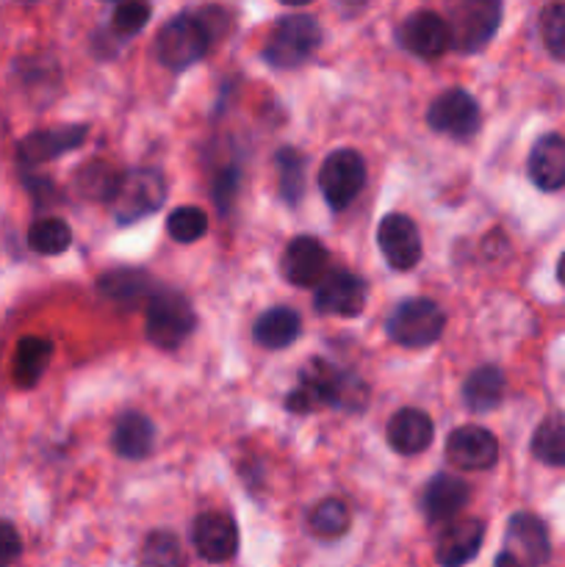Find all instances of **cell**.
Returning <instances> with one entry per match:
<instances>
[{
	"instance_id": "17",
	"label": "cell",
	"mask_w": 565,
	"mask_h": 567,
	"mask_svg": "<svg viewBox=\"0 0 565 567\" xmlns=\"http://www.w3.org/2000/svg\"><path fill=\"white\" fill-rule=\"evenodd\" d=\"M485 540V524L476 518L452 520L435 543V559L441 567H463L480 554Z\"/></svg>"
},
{
	"instance_id": "28",
	"label": "cell",
	"mask_w": 565,
	"mask_h": 567,
	"mask_svg": "<svg viewBox=\"0 0 565 567\" xmlns=\"http://www.w3.org/2000/svg\"><path fill=\"white\" fill-rule=\"evenodd\" d=\"M100 291L116 302H133L153 293V280L138 269H114L100 277Z\"/></svg>"
},
{
	"instance_id": "25",
	"label": "cell",
	"mask_w": 565,
	"mask_h": 567,
	"mask_svg": "<svg viewBox=\"0 0 565 567\" xmlns=\"http://www.w3.org/2000/svg\"><path fill=\"white\" fill-rule=\"evenodd\" d=\"M50 358H53V343L48 338L28 336L17 343L14 363H11V374L20 388H33L42 374L48 371Z\"/></svg>"
},
{
	"instance_id": "7",
	"label": "cell",
	"mask_w": 565,
	"mask_h": 567,
	"mask_svg": "<svg viewBox=\"0 0 565 567\" xmlns=\"http://www.w3.org/2000/svg\"><path fill=\"white\" fill-rule=\"evenodd\" d=\"M552 557L548 529L537 515L515 513L507 520L502 551L496 554L493 567H543Z\"/></svg>"
},
{
	"instance_id": "36",
	"label": "cell",
	"mask_w": 565,
	"mask_h": 567,
	"mask_svg": "<svg viewBox=\"0 0 565 567\" xmlns=\"http://www.w3.org/2000/svg\"><path fill=\"white\" fill-rule=\"evenodd\" d=\"M22 554V540L20 532L14 529V524L0 518V567H11L20 559Z\"/></svg>"
},
{
	"instance_id": "33",
	"label": "cell",
	"mask_w": 565,
	"mask_h": 567,
	"mask_svg": "<svg viewBox=\"0 0 565 567\" xmlns=\"http://www.w3.org/2000/svg\"><path fill=\"white\" fill-rule=\"evenodd\" d=\"M205 230H208V216L199 208H194V205L175 208L170 214V219H166V233L177 244H194L197 238L205 236Z\"/></svg>"
},
{
	"instance_id": "39",
	"label": "cell",
	"mask_w": 565,
	"mask_h": 567,
	"mask_svg": "<svg viewBox=\"0 0 565 567\" xmlns=\"http://www.w3.org/2000/svg\"><path fill=\"white\" fill-rule=\"evenodd\" d=\"M280 3H286V6H305V3H310V0H280Z\"/></svg>"
},
{
	"instance_id": "31",
	"label": "cell",
	"mask_w": 565,
	"mask_h": 567,
	"mask_svg": "<svg viewBox=\"0 0 565 567\" xmlns=\"http://www.w3.org/2000/svg\"><path fill=\"white\" fill-rule=\"evenodd\" d=\"M142 567H186V554H183L181 540L172 532H153L144 540L142 554H138Z\"/></svg>"
},
{
	"instance_id": "13",
	"label": "cell",
	"mask_w": 565,
	"mask_h": 567,
	"mask_svg": "<svg viewBox=\"0 0 565 567\" xmlns=\"http://www.w3.org/2000/svg\"><path fill=\"white\" fill-rule=\"evenodd\" d=\"M399 44L419 59H438L452 48L449 22L435 11H415L399 25Z\"/></svg>"
},
{
	"instance_id": "2",
	"label": "cell",
	"mask_w": 565,
	"mask_h": 567,
	"mask_svg": "<svg viewBox=\"0 0 565 567\" xmlns=\"http://www.w3.org/2000/svg\"><path fill=\"white\" fill-rule=\"evenodd\" d=\"M214 28L203 14H181L166 22L155 39V53L166 70H188L210 48Z\"/></svg>"
},
{
	"instance_id": "40",
	"label": "cell",
	"mask_w": 565,
	"mask_h": 567,
	"mask_svg": "<svg viewBox=\"0 0 565 567\" xmlns=\"http://www.w3.org/2000/svg\"><path fill=\"white\" fill-rule=\"evenodd\" d=\"M22 3H33V0H22Z\"/></svg>"
},
{
	"instance_id": "21",
	"label": "cell",
	"mask_w": 565,
	"mask_h": 567,
	"mask_svg": "<svg viewBox=\"0 0 565 567\" xmlns=\"http://www.w3.org/2000/svg\"><path fill=\"white\" fill-rule=\"evenodd\" d=\"M530 169L532 183L543 192H557L565 186V138L557 133H546L535 142L530 153Z\"/></svg>"
},
{
	"instance_id": "32",
	"label": "cell",
	"mask_w": 565,
	"mask_h": 567,
	"mask_svg": "<svg viewBox=\"0 0 565 567\" xmlns=\"http://www.w3.org/2000/svg\"><path fill=\"white\" fill-rule=\"evenodd\" d=\"M305 161L302 153H297L294 147H282L277 153V172H280V194L288 205H297L305 194Z\"/></svg>"
},
{
	"instance_id": "30",
	"label": "cell",
	"mask_w": 565,
	"mask_h": 567,
	"mask_svg": "<svg viewBox=\"0 0 565 567\" xmlns=\"http://www.w3.org/2000/svg\"><path fill=\"white\" fill-rule=\"evenodd\" d=\"M72 244V230L64 219H37L28 230V247L39 255H61Z\"/></svg>"
},
{
	"instance_id": "8",
	"label": "cell",
	"mask_w": 565,
	"mask_h": 567,
	"mask_svg": "<svg viewBox=\"0 0 565 567\" xmlns=\"http://www.w3.org/2000/svg\"><path fill=\"white\" fill-rule=\"evenodd\" d=\"M166 199V183L155 169H133L122 175L114 197L109 199L111 214L120 225H133L153 210H158Z\"/></svg>"
},
{
	"instance_id": "5",
	"label": "cell",
	"mask_w": 565,
	"mask_h": 567,
	"mask_svg": "<svg viewBox=\"0 0 565 567\" xmlns=\"http://www.w3.org/2000/svg\"><path fill=\"white\" fill-rule=\"evenodd\" d=\"M197 327V316L183 293L158 288L147 302V338L158 349H177Z\"/></svg>"
},
{
	"instance_id": "23",
	"label": "cell",
	"mask_w": 565,
	"mask_h": 567,
	"mask_svg": "<svg viewBox=\"0 0 565 567\" xmlns=\"http://www.w3.org/2000/svg\"><path fill=\"white\" fill-rule=\"evenodd\" d=\"M504 374L496 365H480L463 385V402L471 413H491L504 399Z\"/></svg>"
},
{
	"instance_id": "29",
	"label": "cell",
	"mask_w": 565,
	"mask_h": 567,
	"mask_svg": "<svg viewBox=\"0 0 565 567\" xmlns=\"http://www.w3.org/2000/svg\"><path fill=\"white\" fill-rule=\"evenodd\" d=\"M120 181L122 175H116L114 166L105 164V161H89L75 175L78 192L89 199H111Z\"/></svg>"
},
{
	"instance_id": "37",
	"label": "cell",
	"mask_w": 565,
	"mask_h": 567,
	"mask_svg": "<svg viewBox=\"0 0 565 567\" xmlns=\"http://www.w3.org/2000/svg\"><path fill=\"white\" fill-rule=\"evenodd\" d=\"M557 280L565 286V252H563V258H559V264H557Z\"/></svg>"
},
{
	"instance_id": "4",
	"label": "cell",
	"mask_w": 565,
	"mask_h": 567,
	"mask_svg": "<svg viewBox=\"0 0 565 567\" xmlns=\"http://www.w3.org/2000/svg\"><path fill=\"white\" fill-rule=\"evenodd\" d=\"M449 33L460 53H480L502 22V0H452L449 3Z\"/></svg>"
},
{
	"instance_id": "34",
	"label": "cell",
	"mask_w": 565,
	"mask_h": 567,
	"mask_svg": "<svg viewBox=\"0 0 565 567\" xmlns=\"http://www.w3.org/2000/svg\"><path fill=\"white\" fill-rule=\"evenodd\" d=\"M541 37L548 53L565 61V0H554L541 11Z\"/></svg>"
},
{
	"instance_id": "41",
	"label": "cell",
	"mask_w": 565,
	"mask_h": 567,
	"mask_svg": "<svg viewBox=\"0 0 565 567\" xmlns=\"http://www.w3.org/2000/svg\"><path fill=\"white\" fill-rule=\"evenodd\" d=\"M105 3H111V0H105ZM116 3H120V0H116Z\"/></svg>"
},
{
	"instance_id": "14",
	"label": "cell",
	"mask_w": 565,
	"mask_h": 567,
	"mask_svg": "<svg viewBox=\"0 0 565 567\" xmlns=\"http://www.w3.org/2000/svg\"><path fill=\"white\" fill-rule=\"evenodd\" d=\"M327 266H330V252L314 236L291 238L280 260L282 277L297 288L319 286L321 277L327 275Z\"/></svg>"
},
{
	"instance_id": "6",
	"label": "cell",
	"mask_w": 565,
	"mask_h": 567,
	"mask_svg": "<svg viewBox=\"0 0 565 567\" xmlns=\"http://www.w3.org/2000/svg\"><path fill=\"white\" fill-rule=\"evenodd\" d=\"M443 327H446V316L441 305L424 297L404 299L388 316V336L393 343L408 349H424L435 343L443 336Z\"/></svg>"
},
{
	"instance_id": "19",
	"label": "cell",
	"mask_w": 565,
	"mask_h": 567,
	"mask_svg": "<svg viewBox=\"0 0 565 567\" xmlns=\"http://www.w3.org/2000/svg\"><path fill=\"white\" fill-rule=\"evenodd\" d=\"M386 437L393 452L402 454V457H413V454H421L430 446L432 437H435V426H432V419L424 410L404 408L388 421Z\"/></svg>"
},
{
	"instance_id": "1",
	"label": "cell",
	"mask_w": 565,
	"mask_h": 567,
	"mask_svg": "<svg viewBox=\"0 0 565 567\" xmlns=\"http://www.w3.org/2000/svg\"><path fill=\"white\" fill-rule=\"evenodd\" d=\"M366 402H369V388L360 377L336 369L327 360L314 358L299 371V385L288 393L286 408L299 415L316 413V410L325 408L355 413V410H363Z\"/></svg>"
},
{
	"instance_id": "26",
	"label": "cell",
	"mask_w": 565,
	"mask_h": 567,
	"mask_svg": "<svg viewBox=\"0 0 565 567\" xmlns=\"http://www.w3.org/2000/svg\"><path fill=\"white\" fill-rule=\"evenodd\" d=\"M349 524H352V515L341 498H325L308 515V529L321 540H338L347 535Z\"/></svg>"
},
{
	"instance_id": "22",
	"label": "cell",
	"mask_w": 565,
	"mask_h": 567,
	"mask_svg": "<svg viewBox=\"0 0 565 567\" xmlns=\"http://www.w3.org/2000/svg\"><path fill=\"white\" fill-rule=\"evenodd\" d=\"M114 452L125 460H144L155 449V426L142 413H122L114 426Z\"/></svg>"
},
{
	"instance_id": "27",
	"label": "cell",
	"mask_w": 565,
	"mask_h": 567,
	"mask_svg": "<svg viewBox=\"0 0 565 567\" xmlns=\"http://www.w3.org/2000/svg\"><path fill=\"white\" fill-rule=\"evenodd\" d=\"M532 454L541 463L563 468L565 465V415H548L532 435Z\"/></svg>"
},
{
	"instance_id": "38",
	"label": "cell",
	"mask_w": 565,
	"mask_h": 567,
	"mask_svg": "<svg viewBox=\"0 0 565 567\" xmlns=\"http://www.w3.org/2000/svg\"><path fill=\"white\" fill-rule=\"evenodd\" d=\"M343 6H349V9H360V6H366L369 0H341Z\"/></svg>"
},
{
	"instance_id": "16",
	"label": "cell",
	"mask_w": 565,
	"mask_h": 567,
	"mask_svg": "<svg viewBox=\"0 0 565 567\" xmlns=\"http://www.w3.org/2000/svg\"><path fill=\"white\" fill-rule=\"evenodd\" d=\"M446 457L460 471H485L496 465L499 441L493 437V432L482 430V426H460L449 435Z\"/></svg>"
},
{
	"instance_id": "35",
	"label": "cell",
	"mask_w": 565,
	"mask_h": 567,
	"mask_svg": "<svg viewBox=\"0 0 565 567\" xmlns=\"http://www.w3.org/2000/svg\"><path fill=\"white\" fill-rule=\"evenodd\" d=\"M150 11H153L150 9V0H120L111 25H114L120 37H133V33H138L150 22Z\"/></svg>"
},
{
	"instance_id": "12",
	"label": "cell",
	"mask_w": 565,
	"mask_h": 567,
	"mask_svg": "<svg viewBox=\"0 0 565 567\" xmlns=\"http://www.w3.org/2000/svg\"><path fill=\"white\" fill-rule=\"evenodd\" d=\"M377 241H380V249L391 269L408 271L421 260V236L410 216H382L380 227H377Z\"/></svg>"
},
{
	"instance_id": "11",
	"label": "cell",
	"mask_w": 565,
	"mask_h": 567,
	"mask_svg": "<svg viewBox=\"0 0 565 567\" xmlns=\"http://www.w3.org/2000/svg\"><path fill=\"white\" fill-rule=\"evenodd\" d=\"M314 305L325 316H358L366 308V282L352 271H327L316 286Z\"/></svg>"
},
{
	"instance_id": "3",
	"label": "cell",
	"mask_w": 565,
	"mask_h": 567,
	"mask_svg": "<svg viewBox=\"0 0 565 567\" xmlns=\"http://www.w3.org/2000/svg\"><path fill=\"white\" fill-rule=\"evenodd\" d=\"M321 44V28L314 17L308 14H291L282 17L275 28H271L269 39L264 44V59L269 61L275 70H294V66L305 64L316 48Z\"/></svg>"
},
{
	"instance_id": "9",
	"label": "cell",
	"mask_w": 565,
	"mask_h": 567,
	"mask_svg": "<svg viewBox=\"0 0 565 567\" xmlns=\"http://www.w3.org/2000/svg\"><path fill=\"white\" fill-rule=\"evenodd\" d=\"M366 183V161L358 150H332L321 164L319 186L325 194V203L332 210H343L360 194Z\"/></svg>"
},
{
	"instance_id": "15",
	"label": "cell",
	"mask_w": 565,
	"mask_h": 567,
	"mask_svg": "<svg viewBox=\"0 0 565 567\" xmlns=\"http://www.w3.org/2000/svg\"><path fill=\"white\" fill-rule=\"evenodd\" d=\"M192 543L205 563L222 565L236 557L238 551V526L225 513L197 515L192 526Z\"/></svg>"
},
{
	"instance_id": "10",
	"label": "cell",
	"mask_w": 565,
	"mask_h": 567,
	"mask_svg": "<svg viewBox=\"0 0 565 567\" xmlns=\"http://www.w3.org/2000/svg\"><path fill=\"white\" fill-rule=\"evenodd\" d=\"M427 122L432 131L443 133L452 138H471L480 131V105L463 89H449L441 97L432 100L430 111H427Z\"/></svg>"
},
{
	"instance_id": "24",
	"label": "cell",
	"mask_w": 565,
	"mask_h": 567,
	"mask_svg": "<svg viewBox=\"0 0 565 567\" xmlns=\"http://www.w3.org/2000/svg\"><path fill=\"white\" fill-rule=\"evenodd\" d=\"M299 332H302V321H299V316L291 308H271L255 321L253 338L258 347L275 352V349L291 347L299 338Z\"/></svg>"
},
{
	"instance_id": "18",
	"label": "cell",
	"mask_w": 565,
	"mask_h": 567,
	"mask_svg": "<svg viewBox=\"0 0 565 567\" xmlns=\"http://www.w3.org/2000/svg\"><path fill=\"white\" fill-rule=\"evenodd\" d=\"M86 138V125H64V127H48V131H37L31 136L22 138L17 144V155H20L22 164L37 166L44 161H53L59 155L70 153L78 144H83Z\"/></svg>"
},
{
	"instance_id": "20",
	"label": "cell",
	"mask_w": 565,
	"mask_h": 567,
	"mask_svg": "<svg viewBox=\"0 0 565 567\" xmlns=\"http://www.w3.org/2000/svg\"><path fill=\"white\" fill-rule=\"evenodd\" d=\"M469 485L460 476L438 474L432 476L424 496H421V509H424L430 524H443V520H452L454 515L463 513V507L469 504Z\"/></svg>"
}]
</instances>
